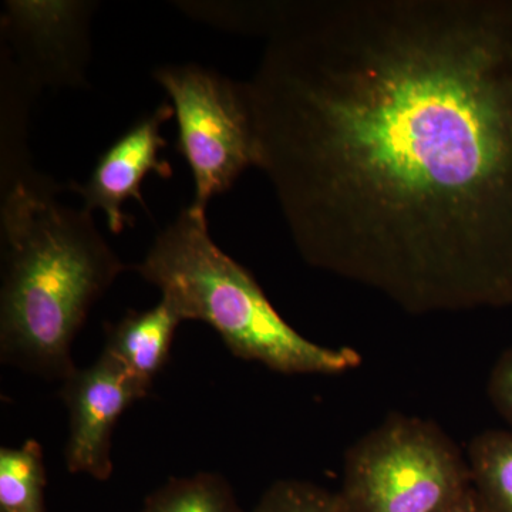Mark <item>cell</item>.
<instances>
[{"instance_id": "cell-11", "label": "cell", "mask_w": 512, "mask_h": 512, "mask_svg": "<svg viewBox=\"0 0 512 512\" xmlns=\"http://www.w3.org/2000/svg\"><path fill=\"white\" fill-rule=\"evenodd\" d=\"M43 448L30 439L0 448V512H46Z\"/></svg>"}, {"instance_id": "cell-9", "label": "cell", "mask_w": 512, "mask_h": 512, "mask_svg": "<svg viewBox=\"0 0 512 512\" xmlns=\"http://www.w3.org/2000/svg\"><path fill=\"white\" fill-rule=\"evenodd\" d=\"M181 322L184 320L177 309L161 298L154 308L128 312L116 325L107 326L104 350L150 389L154 377L167 363Z\"/></svg>"}, {"instance_id": "cell-4", "label": "cell", "mask_w": 512, "mask_h": 512, "mask_svg": "<svg viewBox=\"0 0 512 512\" xmlns=\"http://www.w3.org/2000/svg\"><path fill=\"white\" fill-rule=\"evenodd\" d=\"M473 488L468 461L433 421L392 414L349 448L350 512H444Z\"/></svg>"}, {"instance_id": "cell-2", "label": "cell", "mask_w": 512, "mask_h": 512, "mask_svg": "<svg viewBox=\"0 0 512 512\" xmlns=\"http://www.w3.org/2000/svg\"><path fill=\"white\" fill-rule=\"evenodd\" d=\"M62 191L35 168L2 185L0 360L63 383L77 333L126 265Z\"/></svg>"}, {"instance_id": "cell-13", "label": "cell", "mask_w": 512, "mask_h": 512, "mask_svg": "<svg viewBox=\"0 0 512 512\" xmlns=\"http://www.w3.org/2000/svg\"><path fill=\"white\" fill-rule=\"evenodd\" d=\"M252 512H350L340 493L299 480L272 484Z\"/></svg>"}, {"instance_id": "cell-8", "label": "cell", "mask_w": 512, "mask_h": 512, "mask_svg": "<svg viewBox=\"0 0 512 512\" xmlns=\"http://www.w3.org/2000/svg\"><path fill=\"white\" fill-rule=\"evenodd\" d=\"M173 116V106L163 101L101 153L86 183L69 184L70 190L83 198L87 211L103 212L107 227L114 235L134 225V218L124 212L127 201L136 200L146 207L141 190L148 175L156 174L163 180L173 177L171 164L158 157L167 147L161 127Z\"/></svg>"}, {"instance_id": "cell-14", "label": "cell", "mask_w": 512, "mask_h": 512, "mask_svg": "<svg viewBox=\"0 0 512 512\" xmlns=\"http://www.w3.org/2000/svg\"><path fill=\"white\" fill-rule=\"evenodd\" d=\"M488 396L512 430V348L505 350L491 370Z\"/></svg>"}, {"instance_id": "cell-7", "label": "cell", "mask_w": 512, "mask_h": 512, "mask_svg": "<svg viewBox=\"0 0 512 512\" xmlns=\"http://www.w3.org/2000/svg\"><path fill=\"white\" fill-rule=\"evenodd\" d=\"M148 390L106 350L92 366L76 369L64 380L62 399L69 410L64 463L70 473L109 480L114 427L121 414L146 397Z\"/></svg>"}, {"instance_id": "cell-1", "label": "cell", "mask_w": 512, "mask_h": 512, "mask_svg": "<svg viewBox=\"0 0 512 512\" xmlns=\"http://www.w3.org/2000/svg\"><path fill=\"white\" fill-rule=\"evenodd\" d=\"M245 82L313 268L414 315L512 305V0L275 2Z\"/></svg>"}, {"instance_id": "cell-10", "label": "cell", "mask_w": 512, "mask_h": 512, "mask_svg": "<svg viewBox=\"0 0 512 512\" xmlns=\"http://www.w3.org/2000/svg\"><path fill=\"white\" fill-rule=\"evenodd\" d=\"M471 483L485 512H512V430H487L468 447Z\"/></svg>"}, {"instance_id": "cell-6", "label": "cell", "mask_w": 512, "mask_h": 512, "mask_svg": "<svg viewBox=\"0 0 512 512\" xmlns=\"http://www.w3.org/2000/svg\"><path fill=\"white\" fill-rule=\"evenodd\" d=\"M96 2L8 0L3 3L2 55L18 69L29 89L87 86L90 22Z\"/></svg>"}, {"instance_id": "cell-12", "label": "cell", "mask_w": 512, "mask_h": 512, "mask_svg": "<svg viewBox=\"0 0 512 512\" xmlns=\"http://www.w3.org/2000/svg\"><path fill=\"white\" fill-rule=\"evenodd\" d=\"M141 512H244L224 477L198 473L170 478L144 501Z\"/></svg>"}, {"instance_id": "cell-3", "label": "cell", "mask_w": 512, "mask_h": 512, "mask_svg": "<svg viewBox=\"0 0 512 512\" xmlns=\"http://www.w3.org/2000/svg\"><path fill=\"white\" fill-rule=\"evenodd\" d=\"M136 271L183 320L210 325L239 359L285 375H340L362 363L356 350L325 348L296 332L248 269L215 244L207 214L191 205L157 235Z\"/></svg>"}, {"instance_id": "cell-15", "label": "cell", "mask_w": 512, "mask_h": 512, "mask_svg": "<svg viewBox=\"0 0 512 512\" xmlns=\"http://www.w3.org/2000/svg\"><path fill=\"white\" fill-rule=\"evenodd\" d=\"M444 512H485L483 505L478 500L476 491L471 488L470 491L460 501H457L453 507Z\"/></svg>"}, {"instance_id": "cell-5", "label": "cell", "mask_w": 512, "mask_h": 512, "mask_svg": "<svg viewBox=\"0 0 512 512\" xmlns=\"http://www.w3.org/2000/svg\"><path fill=\"white\" fill-rule=\"evenodd\" d=\"M177 119L178 154L194 178L191 207L208 204L234 187L248 168H258L259 150L247 86L200 64H168L153 72Z\"/></svg>"}]
</instances>
